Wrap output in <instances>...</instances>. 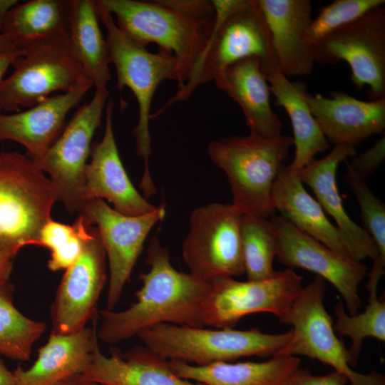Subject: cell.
I'll return each instance as SVG.
<instances>
[{"label": "cell", "mask_w": 385, "mask_h": 385, "mask_svg": "<svg viewBox=\"0 0 385 385\" xmlns=\"http://www.w3.org/2000/svg\"><path fill=\"white\" fill-rule=\"evenodd\" d=\"M145 263L149 270L139 276L142 284L135 302L122 311L99 312L102 321L97 336L102 342L115 344L162 323L205 327L201 306L210 282L175 269L156 235L150 240Z\"/></svg>", "instance_id": "obj_1"}, {"label": "cell", "mask_w": 385, "mask_h": 385, "mask_svg": "<svg viewBox=\"0 0 385 385\" xmlns=\"http://www.w3.org/2000/svg\"><path fill=\"white\" fill-rule=\"evenodd\" d=\"M117 26L146 47L156 43L172 53L179 68L178 88L188 79L213 30L215 11L205 0H97Z\"/></svg>", "instance_id": "obj_2"}, {"label": "cell", "mask_w": 385, "mask_h": 385, "mask_svg": "<svg viewBox=\"0 0 385 385\" xmlns=\"http://www.w3.org/2000/svg\"><path fill=\"white\" fill-rule=\"evenodd\" d=\"M215 21L211 36L187 81L155 112L187 100L201 85L213 81L227 66L258 58L266 76L278 68L270 31L258 0H213Z\"/></svg>", "instance_id": "obj_3"}, {"label": "cell", "mask_w": 385, "mask_h": 385, "mask_svg": "<svg viewBox=\"0 0 385 385\" xmlns=\"http://www.w3.org/2000/svg\"><path fill=\"white\" fill-rule=\"evenodd\" d=\"M293 145V138L283 135L272 138L230 135L210 142L208 155L225 173L232 204L243 215H274L272 186Z\"/></svg>", "instance_id": "obj_4"}, {"label": "cell", "mask_w": 385, "mask_h": 385, "mask_svg": "<svg viewBox=\"0 0 385 385\" xmlns=\"http://www.w3.org/2000/svg\"><path fill=\"white\" fill-rule=\"evenodd\" d=\"M100 21L107 32L111 63L116 73V87L119 91L128 87L136 98L138 120L133 130L136 154L143 159L145 167L139 187L145 197L156 192L149 170L151 139L149 121L150 107L158 86L168 79L177 82L179 68L176 58L159 49L151 53L125 35L116 25L114 17L98 6Z\"/></svg>", "instance_id": "obj_5"}, {"label": "cell", "mask_w": 385, "mask_h": 385, "mask_svg": "<svg viewBox=\"0 0 385 385\" xmlns=\"http://www.w3.org/2000/svg\"><path fill=\"white\" fill-rule=\"evenodd\" d=\"M136 336L145 346L164 359L206 366L242 357L277 355L289 342L291 330L267 334L257 328L205 329L162 323Z\"/></svg>", "instance_id": "obj_6"}, {"label": "cell", "mask_w": 385, "mask_h": 385, "mask_svg": "<svg viewBox=\"0 0 385 385\" xmlns=\"http://www.w3.org/2000/svg\"><path fill=\"white\" fill-rule=\"evenodd\" d=\"M56 201L49 178L33 160L0 152V256L12 260L24 246H38Z\"/></svg>", "instance_id": "obj_7"}, {"label": "cell", "mask_w": 385, "mask_h": 385, "mask_svg": "<svg viewBox=\"0 0 385 385\" xmlns=\"http://www.w3.org/2000/svg\"><path fill=\"white\" fill-rule=\"evenodd\" d=\"M11 66L12 73L0 83V111L18 112L54 93L91 83L71 50L68 36L25 49Z\"/></svg>", "instance_id": "obj_8"}, {"label": "cell", "mask_w": 385, "mask_h": 385, "mask_svg": "<svg viewBox=\"0 0 385 385\" xmlns=\"http://www.w3.org/2000/svg\"><path fill=\"white\" fill-rule=\"evenodd\" d=\"M325 280L319 276L303 287L283 324L292 326L291 337L277 355L305 356L333 367L350 385H385L382 374L354 371L352 358L337 337L324 305Z\"/></svg>", "instance_id": "obj_9"}, {"label": "cell", "mask_w": 385, "mask_h": 385, "mask_svg": "<svg viewBox=\"0 0 385 385\" xmlns=\"http://www.w3.org/2000/svg\"><path fill=\"white\" fill-rule=\"evenodd\" d=\"M242 214L233 205L213 202L196 208L182 245V257L195 276L210 282L245 273Z\"/></svg>", "instance_id": "obj_10"}, {"label": "cell", "mask_w": 385, "mask_h": 385, "mask_svg": "<svg viewBox=\"0 0 385 385\" xmlns=\"http://www.w3.org/2000/svg\"><path fill=\"white\" fill-rule=\"evenodd\" d=\"M302 282V277L289 268L262 280L215 279L202 303L203 324L233 328L242 317L261 312L272 314L284 323L303 288Z\"/></svg>", "instance_id": "obj_11"}, {"label": "cell", "mask_w": 385, "mask_h": 385, "mask_svg": "<svg viewBox=\"0 0 385 385\" xmlns=\"http://www.w3.org/2000/svg\"><path fill=\"white\" fill-rule=\"evenodd\" d=\"M108 96L107 88L95 89L91 100L76 111L46 153L34 160L43 173L49 174L56 201L70 214L79 213L85 202L84 170Z\"/></svg>", "instance_id": "obj_12"}, {"label": "cell", "mask_w": 385, "mask_h": 385, "mask_svg": "<svg viewBox=\"0 0 385 385\" xmlns=\"http://www.w3.org/2000/svg\"><path fill=\"white\" fill-rule=\"evenodd\" d=\"M314 63L345 61L357 89L369 86L370 101L385 98V9L376 7L312 46Z\"/></svg>", "instance_id": "obj_13"}, {"label": "cell", "mask_w": 385, "mask_h": 385, "mask_svg": "<svg viewBox=\"0 0 385 385\" xmlns=\"http://www.w3.org/2000/svg\"><path fill=\"white\" fill-rule=\"evenodd\" d=\"M79 214L96 225L109 265L107 310L119 302L145 240L153 226L165 215L164 205L142 215H126L111 207L103 200L86 201Z\"/></svg>", "instance_id": "obj_14"}, {"label": "cell", "mask_w": 385, "mask_h": 385, "mask_svg": "<svg viewBox=\"0 0 385 385\" xmlns=\"http://www.w3.org/2000/svg\"><path fill=\"white\" fill-rule=\"evenodd\" d=\"M277 237V255L282 265L317 274L340 293L349 314L359 312L361 302L359 286L367 272L361 262L338 253L297 229L279 215L272 216Z\"/></svg>", "instance_id": "obj_15"}, {"label": "cell", "mask_w": 385, "mask_h": 385, "mask_svg": "<svg viewBox=\"0 0 385 385\" xmlns=\"http://www.w3.org/2000/svg\"><path fill=\"white\" fill-rule=\"evenodd\" d=\"M106 255L96 227L78 259L62 277L51 305L53 334H69L86 327L107 279Z\"/></svg>", "instance_id": "obj_16"}, {"label": "cell", "mask_w": 385, "mask_h": 385, "mask_svg": "<svg viewBox=\"0 0 385 385\" xmlns=\"http://www.w3.org/2000/svg\"><path fill=\"white\" fill-rule=\"evenodd\" d=\"M114 104L106 106V125L102 140L92 146L91 160L84 170V202L106 199L113 209L126 215H142L157 207L148 202L134 188L118 153L113 129ZM84 202V203H85Z\"/></svg>", "instance_id": "obj_17"}, {"label": "cell", "mask_w": 385, "mask_h": 385, "mask_svg": "<svg viewBox=\"0 0 385 385\" xmlns=\"http://www.w3.org/2000/svg\"><path fill=\"white\" fill-rule=\"evenodd\" d=\"M356 153L353 145H335L326 156L319 160L313 159L297 173L302 183L312 189L325 213L334 220L349 257L361 262L366 258L373 260L376 258L377 248L367 232L346 212L337 184L339 163Z\"/></svg>", "instance_id": "obj_18"}, {"label": "cell", "mask_w": 385, "mask_h": 385, "mask_svg": "<svg viewBox=\"0 0 385 385\" xmlns=\"http://www.w3.org/2000/svg\"><path fill=\"white\" fill-rule=\"evenodd\" d=\"M92 87L88 83L69 92L53 94L25 111L0 114V142H16L26 149L29 158H40L61 133L69 112Z\"/></svg>", "instance_id": "obj_19"}, {"label": "cell", "mask_w": 385, "mask_h": 385, "mask_svg": "<svg viewBox=\"0 0 385 385\" xmlns=\"http://www.w3.org/2000/svg\"><path fill=\"white\" fill-rule=\"evenodd\" d=\"M306 93L308 106L327 141L356 147L385 130V98L361 101L342 91Z\"/></svg>", "instance_id": "obj_20"}, {"label": "cell", "mask_w": 385, "mask_h": 385, "mask_svg": "<svg viewBox=\"0 0 385 385\" xmlns=\"http://www.w3.org/2000/svg\"><path fill=\"white\" fill-rule=\"evenodd\" d=\"M271 36L278 68L287 78L313 71V48L304 40L312 21L309 0H258Z\"/></svg>", "instance_id": "obj_21"}, {"label": "cell", "mask_w": 385, "mask_h": 385, "mask_svg": "<svg viewBox=\"0 0 385 385\" xmlns=\"http://www.w3.org/2000/svg\"><path fill=\"white\" fill-rule=\"evenodd\" d=\"M213 81L240 106L250 134L262 138L282 135V124L271 108L270 84L258 58H246L227 66Z\"/></svg>", "instance_id": "obj_22"}, {"label": "cell", "mask_w": 385, "mask_h": 385, "mask_svg": "<svg viewBox=\"0 0 385 385\" xmlns=\"http://www.w3.org/2000/svg\"><path fill=\"white\" fill-rule=\"evenodd\" d=\"M81 376L106 385H204L180 377L168 360L145 346H135L123 354L111 348L108 356L98 346Z\"/></svg>", "instance_id": "obj_23"}, {"label": "cell", "mask_w": 385, "mask_h": 385, "mask_svg": "<svg viewBox=\"0 0 385 385\" xmlns=\"http://www.w3.org/2000/svg\"><path fill=\"white\" fill-rule=\"evenodd\" d=\"M97 329L85 327L69 334H53L38 350L33 365L13 371L19 385H55L77 375L88 367L98 346Z\"/></svg>", "instance_id": "obj_24"}, {"label": "cell", "mask_w": 385, "mask_h": 385, "mask_svg": "<svg viewBox=\"0 0 385 385\" xmlns=\"http://www.w3.org/2000/svg\"><path fill=\"white\" fill-rule=\"evenodd\" d=\"M272 200L280 217L334 251L349 257L337 227L329 220L318 201L306 190L298 174L287 166L283 165L277 174Z\"/></svg>", "instance_id": "obj_25"}, {"label": "cell", "mask_w": 385, "mask_h": 385, "mask_svg": "<svg viewBox=\"0 0 385 385\" xmlns=\"http://www.w3.org/2000/svg\"><path fill=\"white\" fill-rule=\"evenodd\" d=\"M180 377L204 385H282L287 376L299 367L297 356L275 355L264 361L217 362L195 366L168 361Z\"/></svg>", "instance_id": "obj_26"}, {"label": "cell", "mask_w": 385, "mask_h": 385, "mask_svg": "<svg viewBox=\"0 0 385 385\" xmlns=\"http://www.w3.org/2000/svg\"><path fill=\"white\" fill-rule=\"evenodd\" d=\"M267 78L277 105L286 110L292 123L295 151L293 160L287 166L297 173L317 153L328 149L329 144L308 106L305 84L290 81L278 68L271 71Z\"/></svg>", "instance_id": "obj_27"}, {"label": "cell", "mask_w": 385, "mask_h": 385, "mask_svg": "<svg viewBox=\"0 0 385 385\" xmlns=\"http://www.w3.org/2000/svg\"><path fill=\"white\" fill-rule=\"evenodd\" d=\"M70 0H30L11 8L0 23V34L17 49L68 36Z\"/></svg>", "instance_id": "obj_28"}, {"label": "cell", "mask_w": 385, "mask_h": 385, "mask_svg": "<svg viewBox=\"0 0 385 385\" xmlns=\"http://www.w3.org/2000/svg\"><path fill=\"white\" fill-rule=\"evenodd\" d=\"M93 0H70L68 42L71 50L95 89L106 88L111 79V56Z\"/></svg>", "instance_id": "obj_29"}, {"label": "cell", "mask_w": 385, "mask_h": 385, "mask_svg": "<svg viewBox=\"0 0 385 385\" xmlns=\"http://www.w3.org/2000/svg\"><path fill=\"white\" fill-rule=\"evenodd\" d=\"M13 292L14 287L8 282H0V354L11 359L27 361L46 325L16 309Z\"/></svg>", "instance_id": "obj_30"}, {"label": "cell", "mask_w": 385, "mask_h": 385, "mask_svg": "<svg viewBox=\"0 0 385 385\" xmlns=\"http://www.w3.org/2000/svg\"><path fill=\"white\" fill-rule=\"evenodd\" d=\"M378 284L379 281L368 279L366 288L369 292V300L363 312L350 315L346 312L342 302L334 307L336 322L333 325L334 329L338 335L351 339L348 350L354 366L365 339L371 337L385 342V302L377 297Z\"/></svg>", "instance_id": "obj_31"}, {"label": "cell", "mask_w": 385, "mask_h": 385, "mask_svg": "<svg viewBox=\"0 0 385 385\" xmlns=\"http://www.w3.org/2000/svg\"><path fill=\"white\" fill-rule=\"evenodd\" d=\"M240 232L247 280L271 277L276 272L273 269V261L277 250V233L271 220L244 215Z\"/></svg>", "instance_id": "obj_32"}, {"label": "cell", "mask_w": 385, "mask_h": 385, "mask_svg": "<svg viewBox=\"0 0 385 385\" xmlns=\"http://www.w3.org/2000/svg\"><path fill=\"white\" fill-rule=\"evenodd\" d=\"M79 214L72 225L50 220L41 230L38 246L51 250L48 267L51 271L67 269L81 254L94 227Z\"/></svg>", "instance_id": "obj_33"}, {"label": "cell", "mask_w": 385, "mask_h": 385, "mask_svg": "<svg viewBox=\"0 0 385 385\" xmlns=\"http://www.w3.org/2000/svg\"><path fill=\"white\" fill-rule=\"evenodd\" d=\"M384 0H336L320 9L312 19L304 40L314 46L329 35L352 23L371 9L381 6Z\"/></svg>", "instance_id": "obj_34"}, {"label": "cell", "mask_w": 385, "mask_h": 385, "mask_svg": "<svg viewBox=\"0 0 385 385\" xmlns=\"http://www.w3.org/2000/svg\"><path fill=\"white\" fill-rule=\"evenodd\" d=\"M346 180L359 205L366 231L374 241L378 256L371 271L384 274L385 269V205L367 186L364 179L346 172Z\"/></svg>", "instance_id": "obj_35"}, {"label": "cell", "mask_w": 385, "mask_h": 385, "mask_svg": "<svg viewBox=\"0 0 385 385\" xmlns=\"http://www.w3.org/2000/svg\"><path fill=\"white\" fill-rule=\"evenodd\" d=\"M385 158V138L383 135L374 145L359 155H354L346 163V172L366 179L371 174Z\"/></svg>", "instance_id": "obj_36"}, {"label": "cell", "mask_w": 385, "mask_h": 385, "mask_svg": "<svg viewBox=\"0 0 385 385\" xmlns=\"http://www.w3.org/2000/svg\"><path fill=\"white\" fill-rule=\"evenodd\" d=\"M347 382L346 377L336 371L324 375H313L308 369L298 367L282 385H346Z\"/></svg>", "instance_id": "obj_37"}, {"label": "cell", "mask_w": 385, "mask_h": 385, "mask_svg": "<svg viewBox=\"0 0 385 385\" xmlns=\"http://www.w3.org/2000/svg\"><path fill=\"white\" fill-rule=\"evenodd\" d=\"M24 53L23 51L0 55V83L4 78L8 68L11 66L14 60Z\"/></svg>", "instance_id": "obj_38"}, {"label": "cell", "mask_w": 385, "mask_h": 385, "mask_svg": "<svg viewBox=\"0 0 385 385\" xmlns=\"http://www.w3.org/2000/svg\"><path fill=\"white\" fill-rule=\"evenodd\" d=\"M0 385H19L14 372L10 371L0 359Z\"/></svg>", "instance_id": "obj_39"}, {"label": "cell", "mask_w": 385, "mask_h": 385, "mask_svg": "<svg viewBox=\"0 0 385 385\" xmlns=\"http://www.w3.org/2000/svg\"><path fill=\"white\" fill-rule=\"evenodd\" d=\"M11 260L0 256V282H8L13 268Z\"/></svg>", "instance_id": "obj_40"}, {"label": "cell", "mask_w": 385, "mask_h": 385, "mask_svg": "<svg viewBox=\"0 0 385 385\" xmlns=\"http://www.w3.org/2000/svg\"><path fill=\"white\" fill-rule=\"evenodd\" d=\"M55 385H106L84 379L81 375L64 379Z\"/></svg>", "instance_id": "obj_41"}, {"label": "cell", "mask_w": 385, "mask_h": 385, "mask_svg": "<svg viewBox=\"0 0 385 385\" xmlns=\"http://www.w3.org/2000/svg\"><path fill=\"white\" fill-rule=\"evenodd\" d=\"M21 51L16 48L11 41L5 35L0 34V55Z\"/></svg>", "instance_id": "obj_42"}, {"label": "cell", "mask_w": 385, "mask_h": 385, "mask_svg": "<svg viewBox=\"0 0 385 385\" xmlns=\"http://www.w3.org/2000/svg\"><path fill=\"white\" fill-rule=\"evenodd\" d=\"M19 2L18 0H0V23L8 11Z\"/></svg>", "instance_id": "obj_43"}]
</instances>
